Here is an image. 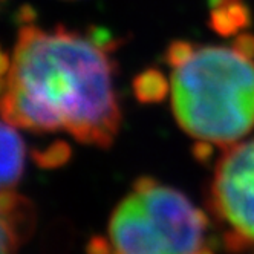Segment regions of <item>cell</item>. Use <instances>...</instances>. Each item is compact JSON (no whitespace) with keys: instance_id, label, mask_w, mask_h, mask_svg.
Returning a JSON list of instances; mask_svg holds the SVG:
<instances>
[{"instance_id":"cell-1","label":"cell","mask_w":254,"mask_h":254,"mask_svg":"<svg viewBox=\"0 0 254 254\" xmlns=\"http://www.w3.org/2000/svg\"><path fill=\"white\" fill-rule=\"evenodd\" d=\"M117 46L118 40L103 29L81 34L64 26H22L0 115L20 129L62 130L87 146L111 147L123 120L115 89Z\"/></svg>"},{"instance_id":"cell-2","label":"cell","mask_w":254,"mask_h":254,"mask_svg":"<svg viewBox=\"0 0 254 254\" xmlns=\"http://www.w3.org/2000/svg\"><path fill=\"white\" fill-rule=\"evenodd\" d=\"M164 60L173 117L199 146L224 150L254 130V35L230 46L175 40Z\"/></svg>"},{"instance_id":"cell-3","label":"cell","mask_w":254,"mask_h":254,"mask_svg":"<svg viewBox=\"0 0 254 254\" xmlns=\"http://www.w3.org/2000/svg\"><path fill=\"white\" fill-rule=\"evenodd\" d=\"M101 254H213L207 214L181 190L142 176L114 208Z\"/></svg>"},{"instance_id":"cell-4","label":"cell","mask_w":254,"mask_h":254,"mask_svg":"<svg viewBox=\"0 0 254 254\" xmlns=\"http://www.w3.org/2000/svg\"><path fill=\"white\" fill-rule=\"evenodd\" d=\"M210 199L225 245L254 254V135L224 149L214 166Z\"/></svg>"},{"instance_id":"cell-5","label":"cell","mask_w":254,"mask_h":254,"mask_svg":"<svg viewBox=\"0 0 254 254\" xmlns=\"http://www.w3.org/2000/svg\"><path fill=\"white\" fill-rule=\"evenodd\" d=\"M34 227L28 199L15 191L0 193V254H17Z\"/></svg>"},{"instance_id":"cell-6","label":"cell","mask_w":254,"mask_h":254,"mask_svg":"<svg viewBox=\"0 0 254 254\" xmlns=\"http://www.w3.org/2000/svg\"><path fill=\"white\" fill-rule=\"evenodd\" d=\"M26 147L14 126L0 121V193L14 191L25 170Z\"/></svg>"},{"instance_id":"cell-7","label":"cell","mask_w":254,"mask_h":254,"mask_svg":"<svg viewBox=\"0 0 254 254\" xmlns=\"http://www.w3.org/2000/svg\"><path fill=\"white\" fill-rule=\"evenodd\" d=\"M210 23L222 35H231L248 26L250 12L244 0H210Z\"/></svg>"},{"instance_id":"cell-8","label":"cell","mask_w":254,"mask_h":254,"mask_svg":"<svg viewBox=\"0 0 254 254\" xmlns=\"http://www.w3.org/2000/svg\"><path fill=\"white\" fill-rule=\"evenodd\" d=\"M133 89H135V95L139 101L155 103V101H161L169 94L170 86L164 80L161 72L152 69L142 72L141 75L135 78Z\"/></svg>"},{"instance_id":"cell-9","label":"cell","mask_w":254,"mask_h":254,"mask_svg":"<svg viewBox=\"0 0 254 254\" xmlns=\"http://www.w3.org/2000/svg\"><path fill=\"white\" fill-rule=\"evenodd\" d=\"M69 155V149L64 142H57L51 146L49 149L40 152V153H34L35 161L42 166H57L60 162H63L66 159V156Z\"/></svg>"},{"instance_id":"cell-10","label":"cell","mask_w":254,"mask_h":254,"mask_svg":"<svg viewBox=\"0 0 254 254\" xmlns=\"http://www.w3.org/2000/svg\"><path fill=\"white\" fill-rule=\"evenodd\" d=\"M9 69H11V62L6 54L2 51V48H0V80H3V77L9 74Z\"/></svg>"},{"instance_id":"cell-11","label":"cell","mask_w":254,"mask_h":254,"mask_svg":"<svg viewBox=\"0 0 254 254\" xmlns=\"http://www.w3.org/2000/svg\"><path fill=\"white\" fill-rule=\"evenodd\" d=\"M5 89H6V80H0V97L5 94Z\"/></svg>"},{"instance_id":"cell-12","label":"cell","mask_w":254,"mask_h":254,"mask_svg":"<svg viewBox=\"0 0 254 254\" xmlns=\"http://www.w3.org/2000/svg\"><path fill=\"white\" fill-rule=\"evenodd\" d=\"M0 2H2V0H0Z\"/></svg>"}]
</instances>
